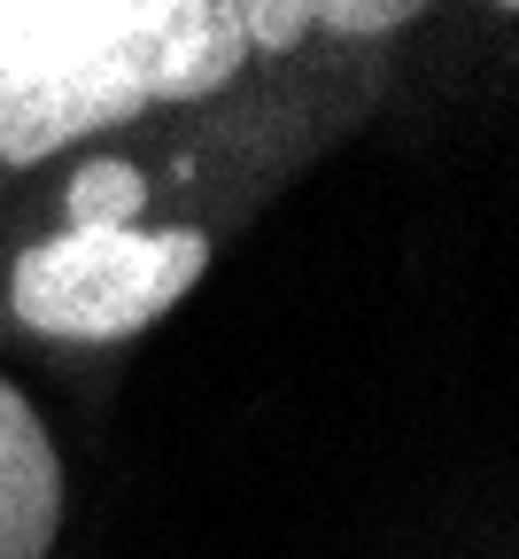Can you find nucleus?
<instances>
[{
    "instance_id": "2",
    "label": "nucleus",
    "mask_w": 519,
    "mask_h": 559,
    "mask_svg": "<svg viewBox=\"0 0 519 559\" xmlns=\"http://www.w3.org/2000/svg\"><path fill=\"white\" fill-rule=\"evenodd\" d=\"M209 264L202 226H147L140 171L101 156L70 179L62 218L16 249L9 311L47 342H124L156 326Z\"/></svg>"
},
{
    "instance_id": "1",
    "label": "nucleus",
    "mask_w": 519,
    "mask_h": 559,
    "mask_svg": "<svg viewBox=\"0 0 519 559\" xmlns=\"http://www.w3.org/2000/svg\"><path fill=\"white\" fill-rule=\"evenodd\" d=\"M264 9H0V164H39L86 132L226 86Z\"/></svg>"
},
{
    "instance_id": "3",
    "label": "nucleus",
    "mask_w": 519,
    "mask_h": 559,
    "mask_svg": "<svg viewBox=\"0 0 519 559\" xmlns=\"http://www.w3.org/2000/svg\"><path fill=\"white\" fill-rule=\"evenodd\" d=\"M62 451L47 436L39 404L0 373V559H47L62 536Z\"/></svg>"
}]
</instances>
